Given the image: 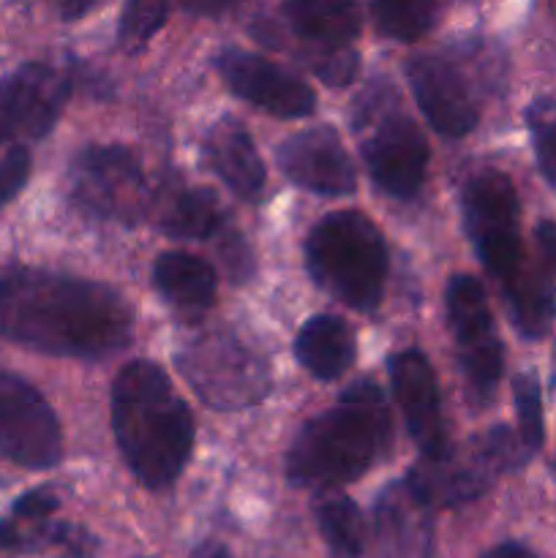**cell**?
<instances>
[{
    "instance_id": "obj_1",
    "label": "cell",
    "mask_w": 556,
    "mask_h": 558,
    "mask_svg": "<svg viewBox=\"0 0 556 558\" xmlns=\"http://www.w3.org/2000/svg\"><path fill=\"white\" fill-rule=\"evenodd\" d=\"M0 336L36 352L98 360L129 347L134 314L104 283L11 270L0 276Z\"/></svg>"
},
{
    "instance_id": "obj_2",
    "label": "cell",
    "mask_w": 556,
    "mask_h": 558,
    "mask_svg": "<svg viewBox=\"0 0 556 558\" xmlns=\"http://www.w3.org/2000/svg\"><path fill=\"white\" fill-rule=\"evenodd\" d=\"M112 430L134 477L161 490L189 463L196 425L167 374L150 360H131L114 376Z\"/></svg>"
},
{
    "instance_id": "obj_3",
    "label": "cell",
    "mask_w": 556,
    "mask_h": 558,
    "mask_svg": "<svg viewBox=\"0 0 556 558\" xmlns=\"http://www.w3.org/2000/svg\"><path fill=\"white\" fill-rule=\"evenodd\" d=\"M392 441L390 409L379 385L360 379L338 403L311 417L294 436L287 456V477L303 488L330 490L368 472Z\"/></svg>"
},
{
    "instance_id": "obj_4",
    "label": "cell",
    "mask_w": 556,
    "mask_h": 558,
    "mask_svg": "<svg viewBox=\"0 0 556 558\" xmlns=\"http://www.w3.org/2000/svg\"><path fill=\"white\" fill-rule=\"evenodd\" d=\"M305 265L325 292L354 311H374L387 281L379 229L358 210L330 213L305 240Z\"/></svg>"
},
{
    "instance_id": "obj_5",
    "label": "cell",
    "mask_w": 556,
    "mask_h": 558,
    "mask_svg": "<svg viewBox=\"0 0 556 558\" xmlns=\"http://www.w3.org/2000/svg\"><path fill=\"white\" fill-rule=\"evenodd\" d=\"M183 379L213 409H249L270 392V365L234 330L200 332L174 357Z\"/></svg>"
},
{
    "instance_id": "obj_6",
    "label": "cell",
    "mask_w": 556,
    "mask_h": 558,
    "mask_svg": "<svg viewBox=\"0 0 556 558\" xmlns=\"http://www.w3.org/2000/svg\"><path fill=\"white\" fill-rule=\"evenodd\" d=\"M461 210L463 227L480 262L501 289L516 283L523 272L537 265L523 248L521 229H518L521 218L518 191L505 172L483 169L472 174L463 185Z\"/></svg>"
},
{
    "instance_id": "obj_7",
    "label": "cell",
    "mask_w": 556,
    "mask_h": 558,
    "mask_svg": "<svg viewBox=\"0 0 556 558\" xmlns=\"http://www.w3.org/2000/svg\"><path fill=\"white\" fill-rule=\"evenodd\" d=\"M529 458L532 456L523 450L516 430L496 425L467 450L456 452L447 447L445 456L423 458V463L414 466L407 480L431 507L467 505L483 496L499 474L516 472Z\"/></svg>"
},
{
    "instance_id": "obj_8",
    "label": "cell",
    "mask_w": 556,
    "mask_h": 558,
    "mask_svg": "<svg viewBox=\"0 0 556 558\" xmlns=\"http://www.w3.org/2000/svg\"><path fill=\"white\" fill-rule=\"evenodd\" d=\"M71 199L104 221L140 223L150 210L142 163L129 147L90 145L71 163Z\"/></svg>"
},
{
    "instance_id": "obj_9",
    "label": "cell",
    "mask_w": 556,
    "mask_h": 558,
    "mask_svg": "<svg viewBox=\"0 0 556 558\" xmlns=\"http://www.w3.org/2000/svg\"><path fill=\"white\" fill-rule=\"evenodd\" d=\"M445 305L469 396L478 407H488L505 371V349L496 332L488 294L474 276H452L447 281Z\"/></svg>"
},
{
    "instance_id": "obj_10",
    "label": "cell",
    "mask_w": 556,
    "mask_h": 558,
    "mask_svg": "<svg viewBox=\"0 0 556 558\" xmlns=\"http://www.w3.org/2000/svg\"><path fill=\"white\" fill-rule=\"evenodd\" d=\"M360 150L371 178L396 199H412L428 169V140L412 118L396 107H376L360 114Z\"/></svg>"
},
{
    "instance_id": "obj_11",
    "label": "cell",
    "mask_w": 556,
    "mask_h": 558,
    "mask_svg": "<svg viewBox=\"0 0 556 558\" xmlns=\"http://www.w3.org/2000/svg\"><path fill=\"white\" fill-rule=\"evenodd\" d=\"M0 456L25 469H52L63 456L52 407L11 371H0Z\"/></svg>"
},
{
    "instance_id": "obj_12",
    "label": "cell",
    "mask_w": 556,
    "mask_h": 558,
    "mask_svg": "<svg viewBox=\"0 0 556 558\" xmlns=\"http://www.w3.org/2000/svg\"><path fill=\"white\" fill-rule=\"evenodd\" d=\"M71 82L47 63H25L0 80V145L33 142L58 123Z\"/></svg>"
},
{
    "instance_id": "obj_13",
    "label": "cell",
    "mask_w": 556,
    "mask_h": 558,
    "mask_svg": "<svg viewBox=\"0 0 556 558\" xmlns=\"http://www.w3.org/2000/svg\"><path fill=\"white\" fill-rule=\"evenodd\" d=\"M216 69L234 96L265 112L278 114V118H305L314 112V90L300 76L273 60L227 47L218 52Z\"/></svg>"
},
{
    "instance_id": "obj_14",
    "label": "cell",
    "mask_w": 556,
    "mask_h": 558,
    "mask_svg": "<svg viewBox=\"0 0 556 558\" xmlns=\"http://www.w3.org/2000/svg\"><path fill=\"white\" fill-rule=\"evenodd\" d=\"M387 371H390V385L401 407L403 423L423 458L445 456L450 445H447L434 365L418 349H403L387 360Z\"/></svg>"
},
{
    "instance_id": "obj_15",
    "label": "cell",
    "mask_w": 556,
    "mask_h": 558,
    "mask_svg": "<svg viewBox=\"0 0 556 558\" xmlns=\"http://www.w3.org/2000/svg\"><path fill=\"white\" fill-rule=\"evenodd\" d=\"M407 80L425 120L442 136L458 140L478 125V101L456 63L442 54H414L407 63Z\"/></svg>"
},
{
    "instance_id": "obj_16",
    "label": "cell",
    "mask_w": 556,
    "mask_h": 558,
    "mask_svg": "<svg viewBox=\"0 0 556 558\" xmlns=\"http://www.w3.org/2000/svg\"><path fill=\"white\" fill-rule=\"evenodd\" d=\"M278 167L294 185L322 196H347L358 185V172L330 125L300 131L278 145Z\"/></svg>"
},
{
    "instance_id": "obj_17",
    "label": "cell",
    "mask_w": 556,
    "mask_h": 558,
    "mask_svg": "<svg viewBox=\"0 0 556 558\" xmlns=\"http://www.w3.org/2000/svg\"><path fill=\"white\" fill-rule=\"evenodd\" d=\"M434 507L423 499L407 477L387 485L374 507L376 548L382 558H431L434 556Z\"/></svg>"
},
{
    "instance_id": "obj_18",
    "label": "cell",
    "mask_w": 556,
    "mask_h": 558,
    "mask_svg": "<svg viewBox=\"0 0 556 558\" xmlns=\"http://www.w3.org/2000/svg\"><path fill=\"white\" fill-rule=\"evenodd\" d=\"M205 158L213 172L229 185L240 199H259L265 191V163L256 153L249 129L238 118H221L205 136Z\"/></svg>"
},
{
    "instance_id": "obj_19",
    "label": "cell",
    "mask_w": 556,
    "mask_h": 558,
    "mask_svg": "<svg viewBox=\"0 0 556 558\" xmlns=\"http://www.w3.org/2000/svg\"><path fill=\"white\" fill-rule=\"evenodd\" d=\"M156 223L174 240H210L227 232V216L216 194L200 185H172L153 202Z\"/></svg>"
},
{
    "instance_id": "obj_20",
    "label": "cell",
    "mask_w": 556,
    "mask_h": 558,
    "mask_svg": "<svg viewBox=\"0 0 556 558\" xmlns=\"http://www.w3.org/2000/svg\"><path fill=\"white\" fill-rule=\"evenodd\" d=\"M294 357L316 379H338L358 357L354 332L341 316L322 314L305 322L294 338Z\"/></svg>"
},
{
    "instance_id": "obj_21",
    "label": "cell",
    "mask_w": 556,
    "mask_h": 558,
    "mask_svg": "<svg viewBox=\"0 0 556 558\" xmlns=\"http://www.w3.org/2000/svg\"><path fill=\"white\" fill-rule=\"evenodd\" d=\"M153 281L161 298L183 314H205L218 292L216 270L185 251H167L153 265Z\"/></svg>"
},
{
    "instance_id": "obj_22",
    "label": "cell",
    "mask_w": 556,
    "mask_h": 558,
    "mask_svg": "<svg viewBox=\"0 0 556 558\" xmlns=\"http://www.w3.org/2000/svg\"><path fill=\"white\" fill-rule=\"evenodd\" d=\"M283 16L300 38L316 44L319 49L349 47L360 33V9L349 3H298L283 5Z\"/></svg>"
},
{
    "instance_id": "obj_23",
    "label": "cell",
    "mask_w": 556,
    "mask_h": 558,
    "mask_svg": "<svg viewBox=\"0 0 556 558\" xmlns=\"http://www.w3.org/2000/svg\"><path fill=\"white\" fill-rule=\"evenodd\" d=\"M319 534L336 558H360L365 550V523L358 505L343 494H327L314 507Z\"/></svg>"
},
{
    "instance_id": "obj_24",
    "label": "cell",
    "mask_w": 556,
    "mask_h": 558,
    "mask_svg": "<svg viewBox=\"0 0 556 558\" xmlns=\"http://www.w3.org/2000/svg\"><path fill=\"white\" fill-rule=\"evenodd\" d=\"M439 9L431 3H374L371 16L385 36L414 41L434 27Z\"/></svg>"
},
{
    "instance_id": "obj_25",
    "label": "cell",
    "mask_w": 556,
    "mask_h": 558,
    "mask_svg": "<svg viewBox=\"0 0 556 558\" xmlns=\"http://www.w3.org/2000/svg\"><path fill=\"white\" fill-rule=\"evenodd\" d=\"M527 125L540 172L556 189V98H537L529 104Z\"/></svg>"
},
{
    "instance_id": "obj_26",
    "label": "cell",
    "mask_w": 556,
    "mask_h": 558,
    "mask_svg": "<svg viewBox=\"0 0 556 558\" xmlns=\"http://www.w3.org/2000/svg\"><path fill=\"white\" fill-rule=\"evenodd\" d=\"M512 396H516L518 412V439L529 456L543 447V398L540 385L532 374H518L512 379Z\"/></svg>"
},
{
    "instance_id": "obj_27",
    "label": "cell",
    "mask_w": 556,
    "mask_h": 558,
    "mask_svg": "<svg viewBox=\"0 0 556 558\" xmlns=\"http://www.w3.org/2000/svg\"><path fill=\"white\" fill-rule=\"evenodd\" d=\"M169 5L164 3H129L118 25V44L125 52H140L153 36L164 27Z\"/></svg>"
},
{
    "instance_id": "obj_28",
    "label": "cell",
    "mask_w": 556,
    "mask_h": 558,
    "mask_svg": "<svg viewBox=\"0 0 556 558\" xmlns=\"http://www.w3.org/2000/svg\"><path fill=\"white\" fill-rule=\"evenodd\" d=\"M47 548H52L58 558H96L98 539L76 523H52Z\"/></svg>"
},
{
    "instance_id": "obj_29",
    "label": "cell",
    "mask_w": 556,
    "mask_h": 558,
    "mask_svg": "<svg viewBox=\"0 0 556 558\" xmlns=\"http://www.w3.org/2000/svg\"><path fill=\"white\" fill-rule=\"evenodd\" d=\"M31 178V153L25 145H14L5 156H0V210L25 189Z\"/></svg>"
},
{
    "instance_id": "obj_30",
    "label": "cell",
    "mask_w": 556,
    "mask_h": 558,
    "mask_svg": "<svg viewBox=\"0 0 556 558\" xmlns=\"http://www.w3.org/2000/svg\"><path fill=\"white\" fill-rule=\"evenodd\" d=\"M58 505L60 501L52 490L36 488V490H27V494H22L20 499L14 501V510H11V515L20 518V521L47 523L49 518L55 515V510H58Z\"/></svg>"
},
{
    "instance_id": "obj_31",
    "label": "cell",
    "mask_w": 556,
    "mask_h": 558,
    "mask_svg": "<svg viewBox=\"0 0 556 558\" xmlns=\"http://www.w3.org/2000/svg\"><path fill=\"white\" fill-rule=\"evenodd\" d=\"M534 238H537L545 265L556 272V221H540L534 229Z\"/></svg>"
},
{
    "instance_id": "obj_32",
    "label": "cell",
    "mask_w": 556,
    "mask_h": 558,
    "mask_svg": "<svg viewBox=\"0 0 556 558\" xmlns=\"http://www.w3.org/2000/svg\"><path fill=\"white\" fill-rule=\"evenodd\" d=\"M480 558H537V556H534L529 548H523V545L505 543V545H496V548H491L488 554H483Z\"/></svg>"
},
{
    "instance_id": "obj_33",
    "label": "cell",
    "mask_w": 556,
    "mask_h": 558,
    "mask_svg": "<svg viewBox=\"0 0 556 558\" xmlns=\"http://www.w3.org/2000/svg\"><path fill=\"white\" fill-rule=\"evenodd\" d=\"M90 9L93 3H63L60 5V16H63L65 22H74L80 20V16H85Z\"/></svg>"
},
{
    "instance_id": "obj_34",
    "label": "cell",
    "mask_w": 556,
    "mask_h": 558,
    "mask_svg": "<svg viewBox=\"0 0 556 558\" xmlns=\"http://www.w3.org/2000/svg\"><path fill=\"white\" fill-rule=\"evenodd\" d=\"M194 558H232V554H229V550L223 548V545L205 543V545H202V548H196Z\"/></svg>"
},
{
    "instance_id": "obj_35",
    "label": "cell",
    "mask_w": 556,
    "mask_h": 558,
    "mask_svg": "<svg viewBox=\"0 0 556 558\" xmlns=\"http://www.w3.org/2000/svg\"><path fill=\"white\" fill-rule=\"evenodd\" d=\"M554 381H556V349H554Z\"/></svg>"
}]
</instances>
